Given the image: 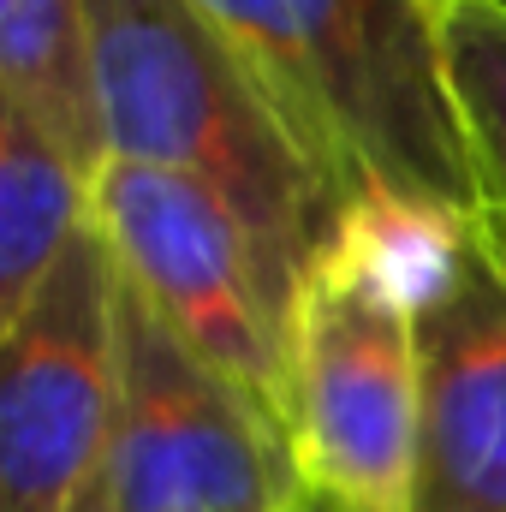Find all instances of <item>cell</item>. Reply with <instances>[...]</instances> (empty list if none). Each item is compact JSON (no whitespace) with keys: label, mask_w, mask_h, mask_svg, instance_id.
Here are the masks:
<instances>
[{"label":"cell","mask_w":506,"mask_h":512,"mask_svg":"<svg viewBox=\"0 0 506 512\" xmlns=\"http://www.w3.org/2000/svg\"><path fill=\"white\" fill-rule=\"evenodd\" d=\"M84 30L102 161L120 155L209 185L251 233L292 322L298 286L340 233V185L191 0H84Z\"/></svg>","instance_id":"1"},{"label":"cell","mask_w":506,"mask_h":512,"mask_svg":"<svg viewBox=\"0 0 506 512\" xmlns=\"http://www.w3.org/2000/svg\"><path fill=\"white\" fill-rule=\"evenodd\" d=\"M262 78L340 197L399 191L471 221L477 185L429 0H191Z\"/></svg>","instance_id":"2"},{"label":"cell","mask_w":506,"mask_h":512,"mask_svg":"<svg viewBox=\"0 0 506 512\" xmlns=\"http://www.w3.org/2000/svg\"><path fill=\"white\" fill-rule=\"evenodd\" d=\"M304 477L268 399L120 286V393L90 512H292Z\"/></svg>","instance_id":"3"},{"label":"cell","mask_w":506,"mask_h":512,"mask_svg":"<svg viewBox=\"0 0 506 512\" xmlns=\"http://www.w3.org/2000/svg\"><path fill=\"white\" fill-rule=\"evenodd\" d=\"M280 423L304 495L334 512H411L417 501V322L316 262L286 322Z\"/></svg>","instance_id":"4"},{"label":"cell","mask_w":506,"mask_h":512,"mask_svg":"<svg viewBox=\"0 0 506 512\" xmlns=\"http://www.w3.org/2000/svg\"><path fill=\"white\" fill-rule=\"evenodd\" d=\"M90 227L120 286L155 322L280 411L286 304L262 274L251 233L209 185L108 155L90 179Z\"/></svg>","instance_id":"5"},{"label":"cell","mask_w":506,"mask_h":512,"mask_svg":"<svg viewBox=\"0 0 506 512\" xmlns=\"http://www.w3.org/2000/svg\"><path fill=\"white\" fill-rule=\"evenodd\" d=\"M120 393V268L96 227L0 334V512H84Z\"/></svg>","instance_id":"6"},{"label":"cell","mask_w":506,"mask_h":512,"mask_svg":"<svg viewBox=\"0 0 506 512\" xmlns=\"http://www.w3.org/2000/svg\"><path fill=\"white\" fill-rule=\"evenodd\" d=\"M417 376L411 512H506V251L483 227L459 286L417 322Z\"/></svg>","instance_id":"7"},{"label":"cell","mask_w":506,"mask_h":512,"mask_svg":"<svg viewBox=\"0 0 506 512\" xmlns=\"http://www.w3.org/2000/svg\"><path fill=\"white\" fill-rule=\"evenodd\" d=\"M90 179L72 143L0 84V334L90 233Z\"/></svg>","instance_id":"8"},{"label":"cell","mask_w":506,"mask_h":512,"mask_svg":"<svg viewBox=\"0 0 506 512\" xmlns=\"http://www.w3.org/2000/svg\"><path fill=\"white\" fill-rule=\"evenodd\" d=\"M477 227L483 221H471L447 203H423V197H399V191H364L346 203L340 233H334L322 262H334L340 274L370 286L399 316L423 322L459 286L465 262L477 251Z\"/></svg>","instance_id":"9"},{"label":"cell","mask_w":506,"mask_h":512,"mask_svg":"<svg viewBox=\"0 0 506 512\" xmlns=\"http://www.w3.org/2000/svg\"><path fill=\"white\" fill-rule=\"evenodd\" d=\"M483 233L506 251V0H429Z\"/></svg>","instance_id":"10"},{"label":"cell","mask_w":506,"mask_h":512,"mask_svg":"<svg viewBox=\"0 0 506 512\" xmlns=\"http://www.w3.org/2000/svg\"><path fill=\"white\" fill-rule=\"evenodd\" d=\"M0 84L60 131L84 167H102L84 0H0Z\"/></svg>","instance_id":"11"},{"label":"cell","mask_w":506,"mask_h":512,"mask_svg":"<svg viewBox=\"0 0 506 512\" xmlns=\"http://www.w3.org/2000/svg\"><path fill=\"white\" fill-rule=\"evenodd\" d=\"M292 512H334V507H328V501H316V495H304V501H298Z\"/></svg>","instance_id":"12"},{"label":"cell","mask_w":506,"mask_h":512,"mask_svg":"<svg viewBox=\"0 0 506 512\" xmlns=\"http://www.w3.org/2000/svg\"><path fill=\"white\" fill-rule=\"evenodd\" d=\"M84 512H90V507H84Z\"/></svg>","instance_id":"13"}]
</instances>
